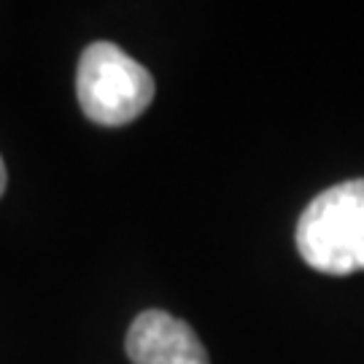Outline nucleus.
Listing matches in <instances>:
<instances>
[{
	"label": "nucleus",
	"instance_id": "nucleus-1",
	"mask_svg": "<svg viewBox=\"0 0 364 364\" xmlns=\"http://www.w3.org/2000/svg\"><path fill=\"white\" fill-rule=\"evenodd\" d=\"M297 251L308 267L324 275L364 270V178L324 189L297 221Z\"/></svg>",
	"mask_w": 364,
	"mask_h": 364
},
{
	"label": "nucleus",
	"instance_id": "nucleus-2",
	"mask_svg": "<svg viewBox=\"0 0 364 364\" xmlns=\"http://www.w3.org/2000/svg\"><path fill=\"white\" fill-rule=\"evenodd\" d=\"M76 95L87 119L105 127H122L151 105L154 78L117 43L97 41L78 60Z\"/></svg>",
	"mask_w": 364,
	"mask_h": 364
},
{
	"label": "nucleus",
	"instance_id": "nucleus-3",
	"mask_svg": "<svg viewBox=\"0 0 364 364\" xmlns=\"http://www.w3.org/2000/svg\"><path fill=\"white\" fill-rule=\"evenodd\" d=\"M132 364H210L195 329L165 311H144L127 332Z\"/></svg>",
	"mask_w": 364,
	"mask_h": 364
},
{
	"label": "nucleus",
	"instance_id": "nucleus-4",
	"mask_svg": "<svg viewBox=\"0 0 364 364\" xmlns=\"http://www.w3.org/2000/svg\"><path fill=\"white\" fill-rule=\"evenodd\" d=\"M6 183H9V173H6V162H3V156H0V197L6 192Z\"/></svg>",
	"mask_w": 364,
	"mask_h": 364
}]
</instances>
